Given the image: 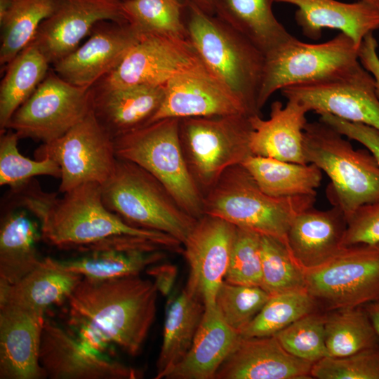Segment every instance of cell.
<instances>
[{"mask_svg":"<svg viewBox=\"0 0 379 379\" xmlns=\"http://www.w3.org/2000/svg\"><path fill=\"white\" fill-rule=\"evenodd\" d=\"M44 314L0 303V378H46L39 361Z\"/></svg>","mask_w":379,"mask_h":379,"instance_id":"21","label":"cell"},{"mask_svg":"<svg viewBox=\"0 0 379 379\" xmlns=\"http://www.w3.org/2000/svg\"><path fill=\"white\" fill-rule=\"evenodd\" d=\"M316 194L275 197L263 192L242 164L226 169L204 196V215L286 241L294 218L312 208Z\"/></svg>","mask_w":379,"mask_h":379,"instance_id":"5","label":"cell"},{"mask_svg":"<svg viewBox=\"0 0 379 379\" xmlns=\"http://www.w3.org/2000/svg\"><path fill=\"white\" fill-rule=\"evenodd\" d=\"M270 295L260 286L233 284L223 281L215 305L225 322L239 333L255 317Z\"/></svg>","mask_w":379,"mask_h":379,"instance_id":"40","label":"cell"},{"mask_svg":"<svg viewBox=\"0 0 379 379\" xmlns=\"http://www.w3.org/2000/svg\"><path fill=\"white\" fill-rule=\"evenodd\" d=\"M205 311L204 304L185 288L168 307L156 379L166 378L189 352Z\"/></svg>","mask_w":379,"mask_h":379,"instance_id":"31","label":"cell"},{"mask_svg":"<svg viewBox=\"0 0 379 379\" xmlns=\"http://www.w3.org/2000/svg\"><path fill=\"white\" fill-rule=\"evenodd\" d=\"M312 364L288 352L275 335L241 336L215 379H308Z\"/></svg>","mask_w":379,"mask_h":379,"instance_id":"22","label":"cell"},{"mask_svg":"<svg viewBox=\"0 0 379 379\" xmlns=\"http://www.w3.org/2000/svg\"><path fill=\"white\" fill-rule=\"evenodd\" d=\"M158 292L154 281L139 274L82 278L65 301L67 323L91 351L101 353L113 344L136 356L154 321Z\"/></svg>","mask_w":379,"mask_h":379,"instance_id":"1","label":"cell"},{"mask_svg":"<svg viewBox=\"0 0 379 379\" xmlns=\"http://www.w3.org/2000/svg\"><path fill=\"white\" fill-rule=\"evenodd\" d=\"M359 48L343 32L319 44H308L295 36L265 55L259 110L272 94L294 85L331 80L360 63Z\"/></svg>","mask_w":379,"mask_h":379,"instance_id":"9","label":"cell"},{"mask_svg":"<svg viewBox=\"0 0 379 379\" xmlns=\"http://www.w3.org/2000/svg\"><path fill=\"white\" fill-rule=\"evenodd\" d=\"M274 0H213L214 15L248 38L265 55L293 36L272 11Z\"/></svg>","mask_w":379,"mask_h":379,"instance_id":"30","label":"cell"},{"mask_svg":"<svg viewBox=\"0 0 379 379\" xmlns=\"http://www.w3.org/2000/svg\"><path fill=\"white\" fill-rule=\"evenodd\" d=\"M379 337V299L362 306Z\"/></svg>","mask_w":379,"mask_h":379,"instance_id":"48","label":"cell"},{"mask_svg":"<svg viewBox=\"0 0 379 379\" xmlns=\"http://www.w3.org/2000/svg\"><path fill=\"white\" fill-rule=\"evenodd\" d=\"M104 20L128 22L119 0H57L31 42L51 65L74 51Z\"/></svg>","mask_w":379,"mask_h":379,"instance_id":"16","label":"cell"},{"mask_svg":"<svg viewBox=\"0 0 379 379\" xmlns=\"http://www.w3.org/2000/svg\"><path fill=\"white\" fill-rule=\"evenodd\" d=\"M324 331L329 357L349 356L379 343L363 307L329 311L325 314Z\"/></svg>","mask_w":379,"mask_h":379,"instance_id":"35","label":"cell"},{"mask_svg":"<svg viewBox=\"0 0 379 379\" xmlns=\"http://www.w3.org/2000/svg\"><path fill=\"white\" fill-rule=\"evenodd\" d=\"M318 306L306 289L270 295L255 317L239 332L244 338L274 335Z\"/></svg>","mask_w":379,"mask_h":379,"instance_id":"36","label":"cell"},{"mask_svg":"<svg viewBox=\"0 0 379 379\" xmlns=\"http://www.w3.org/2000/svg\"><path fill=\"white\" fill-rule=\"evenodd\" d=\"M179 121L166 118L114 139L117 157L142 167L170 192L180 206L198 219L204 215V196L186 163Z\"/></svg>","mask_w":379,"mask_h":379,"instance_id":"7","label":"cell"},{"mask_svg":"<svg viewBox=\"0 0 379 379\" xmlns=\"http://www.w3.org/2000/svg\"><path fill=\"white\" fill-rule=\"evenodd\" d=\"M164 86V100L150 123L166 118L253 115L208 67L178 75Z\"/></svg>","mask_w":379,"mask_h":379,"instance_id":"20","label":"cell"},{"mask_svg":"<svg viewBox=\"0 0 379 379\" xmlns=\"http://www.w3.org/2000/svg\"><path fill=\"white\" fill-rule=\"evenodd\" d=\"M379 243V200L360 206L347 219L343 245Z\"/></svg>","mask_w":379,"mask_h":379,"instance_id":"44","label":"cell"},{"mask_svg":"<svg viewBox=\"0 0 379 379\" xmlns=\"http://www.w3.org/2000/svg\"><path fill=\"white\" fill-rule=\"evenodd\" d=\"M236 226L204 214L197 220L183 243L190 272L185 289L206 307L215 305L227 270Z\"/></svg>","mask_w":379,"mask_h":379,"instance_id":"15","label":"cell"},{"mask_svg":"<svg viewBox=\"0 0 379 379\" xmlns=\"http://www.w3.org/2000/svg\"><path fill=\"white\" fill-rule=\"evenodd\" d=\"M306 290L328 311L379 299V243L345 247L327 262L305 270Z\"/></svg>","mask_w":379,"mask_h":379,"instance_id":"10","label":"cell"},{"mask_svg":"<svg viewBox=\"0 0 379 379\" xmlns=\"http://www.w3.org/2000/svg\"><path fill=\"white\" fill-rule=\"evenodd\" d=\"M45 157L53 159L60 168L61 193L85 183L102 185L112 174L117 161L114 139L92 110L64 135L37 148L36 159Z\"/></svg>","mask_w":379,"mask_h":379,"instance_id":"12","label":"cell"},{"mask_svg":"<svg viewBox=\"0 0 379 379\" xmlns=\"http://www.w3.org/2000/svg\"><path fill=\"white\" fill-rule=\"evenodd\" d=\"M347 220L337 206L324 211L310 208L293 220L286 241L294 258L304 269L327 262L344 248Z\"/></svg>","mask_w":379,"mask_h":379,"instance_id":"24","label":"cell"},{"mask_svg":"<svg viewBox=\"0 0 379 379\" xmlns=\"http://www.w3.org/2000/svg\"><path fill=\"white\" fill-rule=\"evenodd\" d=\"M261 234L236 227L224 281L246 286L262 285Z\"/></svg>","mask_w":379,"mask_h":379,"instance_id":"42","label":"cell"},{"mask_svg":"<svg viewBox=\"0 0 379 379\" xmlns=\"http://www.w3.org/2000/svg\"><path fill=\"white\" fill-rule=\"evenodd\" d=\"M310 111L327 113L379 131V98L371 74L359 63L345 74L328 81L299 84L281 90Z\"/></svg>","mask_w":379,"mask_h":379,"instance_id":"14","label":"cell"},{"mask_svg":"<svg viewBox=\"0 0 379 379\" xmlns=\"http://www.w3.org/2000/svg\"><path fill=\"white\" fill-rule=\"evenodd\" d=\"M318 379H379V343L343 357H326L312 364Z\"/></svg>","mask_w":379,"mask_h":379,"instance_id":"43","label":"cell"},{"mask_svg":"<svg viewBox=\"0 0 379 379\" xmlns=\"http://www.w3.org/2000/svg\"><path fill=\"white\" fill-rule=\"evenodd\" d=\"M93 89L74 86L52 68L32 95L14 112L6 129L20 138L43 143L67 133L92 110Z\"/></svg>","mask_w":379,"mask_h":379,"instance_id":"11","label":"cell"},{"mask_svg":"<svg viewBox=\"0 0 379 379\" xmlns=\"http://www.w3.org/2000/svg\"><path fill=\"white\" fill-rule=\"evenodd\" d=\"M11 191L12 206L35 217L41 238L58 248L79 250L115 237L133 236L152 240L166 251H182V244L173 237L133 226L109 210L100 184H82L58 197L44 191L33 179Z\"/></svg>","mask_w":379,"mask_h":379,"instance_id":"2","label":"cell"},{"mask_svg":"<svg viewBox=\"0 0 379 379\" xmlns=\"http://www.w3.org/2000/svg\"><path fill=\"white\" fill-rule=\"evenodd\" d=\"M81 279L45 258L18 282L0 286V303L16 305L44 314L50 306L66 301Z\"/></svg>","mask_w":379,"mask_h":379,"instance_id":"29","label":"cell"},{"mask_svg":"<svg viewBox=\"0 0 379 379\" xmlns=\"http://www.w3.org/2000/svg\"><path fill=\"white\" fill-rule=\"evenodd\" d=\"M206 67L188 39L141 34L121 62L93 86H164L178 75Z\"/></svg>","mask_w":379,"mask_h":379,"instance_id":"13","label":"cell"},{"mask_svg":"<svg viewBox=\"0 0 379 379\" xmlns=\"http://www.w3.org/2000/svg\"><path fill=\"white\" fill-rule=\"evenodd\" d=\"M378 44L373 33L368 34L359 48V60L363 67L373 77L375 93L379 98V56Z\"/></svg>","mask_w":379,"mask_h":379,"instance_id":"46","label":"cell"},{"mask_svg":"<svg viewBox=\"0 0 379 379\" xmlns=\"http://www.w3.org/2000/svg\"><path fill=\"white\" fill-rule=\"evenodd\" d=\"M50 63L30 43L5 67L0 85V132L14 112L32 95L50 70Z\"/></svg>","mask_w":379,"mask_h":379,"instance_id":"33","label":"cell"},{"mask_svg":"<svg viewBox=\"0 0 379 379\" xmlns=\"http://www.w3.org/2000/svg\"><path fill=\"white\" fill-rule=\"evenodd\" d=\"M81 255L59 260L46 259L53 265L92 280L138 275L165 256L164 248L146 238L121 236L78 250Z\"/></svg>","mask_w":379,"mask_h":379,"instance_id":"18","label":"cell"},{"mask_svg":"<svg viewBox=\"0 0 379 379\" xmlns=\"http://www.w3.org/2000/svg\"><path fill=\"white\" fill-rule=\"evenodd\" d=\"M140 35L128 22L100 21L84 44L52 69L74 86L91 88L121 62Z\"/></svg>","mask_w":379,"mask_h":379,"instance_id":"17","label":"cell"},{"mask_svg":"<svg viewBox=\"0 0 379 379\" xmlns=\"http://www.w3.org/2000/svg\"><path fill=\"white\" fill-rule=\"evenodd\" d=\"M319 119L333 126L347 139L363 145L379 165V131L369 126L350 122L334 115L321 113Z\"/></svg>","mask_w":379,"mask_h":379,"instance_id":"45","label":"cell"},{"mask_svg":"<svg viewBox=\"0 0 379 379\" xmlns=\"http://www.w3.org/2000/svg\"><path fill=\"white\" fill-rule=\"evenodd\" d=\"M241 335L222 319L215 305L205 311L192 346L167 379H215L217 371Z\"/></svg>","mask_w":379,"mask_h":379,"instance_id":"27","label":"cell"},{"mask_svg":"<svg viewBox=\"0 0 379 379\" xmlns=\"http://www.w3.org/2000/svg\"><path fill=\"white\" fill-rule=\"evenodd\" d=\"M207 13L214 15L213 0H190Z\"/></svg>","mask_w":379,"mask_h":379,"instance_id":"49","label":"cell"},{"mask_svg":"<svg viewBox=\"0 0 379 379\" xmlns=\"http://www.w3.org/2000/svg\"><path fill=\"white\" fill-rule=\"evenodd\" d=\"M237 114L180 119L179 135L190 172L204 196L228 168L252 156V117Z\"/></svg>","mask_w":379,"mask_h":379,"instance_id":"8","label":"cell"},{"mask_svg":"<svg viewBox=\"0 0 379 379\" xmlns=\"http://www.w3.org/2000/svg\"><path fill=\"white\" fill-rule=\"evenodd\" d=\"M13 0H0V19H1L10 8Z\"/></svg>","mask_w":379,"mask_h":379,"instance_id":"50","label":"cell"},{"mask_svg":"<svg viewBox=\"0 0 379 379\" xmlns=\"http://www.w3.org/2000/svg\"><path fill=\"white\" fill-rule=\"evenodd\" d=\"M39 361L46 376L52 379H131L139 375L133 368L89 350L76 337L46 319Z\"/></svg>","mask_w":379,"mask_h":379,"instance_id":"19","label":"cell"},{"mask_svg":"<svg viewBox=\"0 0 379 379\" xmlns=\"http://www.w3.org/2000/svg\"><path fill=\"white\" fill-rule=\"evenodd\" d=\"M92 111L113 139L149 124L165 95L164 86H92Z\"/></svg>","mask_w":379,"mask_h":379,"instance_id":"23","label":"cell"},{"mask_svg":"<svg viewBox=\"0 0 379 379\" xmlns=\"http://www.w3.org/2000/svg\"><path fill=\"white\" fill-rule=\"evenodd\" d=\"M57 0H13L0 19V65L8 63L34 39L41 22L53 13Z\"/></svg>","mask_w":379,"mask_h":379,"instance_id":"34","label":"cell"},{"mask_svg":"<svg viewBox=\"0 0 379 379\" xmlns=\"http://www.w3.org/2000/svg\"><path fill=\"white\" fill-rule=\"evenodd\" d=\"M178 1L182 3L185 1V0H178Z\"/></svg>","mask_w":379,"mask_h":379,"instance_id":"52","label":"cell"},{"mask_svg":"<svg viewBox=\"0 0 379 379\" xmlns=\"http://www.w3.org/2000/svg\"><path fill=\"white\" fill-rule=\"evenodd\" d=\"M295 6V20L307 38L317 41L324 29L340 31L359 47L364 39L379 29V10L357 0L345 3L336 0H274Z\"/></svg>","mask_w":379,"mask_h":379,"instance_id":"25","label":"cell"},{"mask_svg":"<svg viewBox=\"0 0 379 379\" xmlns=\"http://www.w3.org/2000/svg\"><path fill=\"white\" fill-rule=\"evenodd\" d=\"M149 273L154 278V282L159 291L164 295H168L174 283L177 270L172 265H161L153 266L148 269Z\"/></svg>","mask_w":379,"mask_h":379,"instance_id":"47","label":"cell"},{"mask_svg":"<svg viewBox=\"0 0 379 379\" xmlns=\"http://www.w3.org/2000/svg\"><path fill=\"white\" fill-rule=\"evenodd\" d=\"M325 314L314 311L298 319L274 335L292 355L312 363L327 357Z\"/></svg>","mask_w":379,"mask_h":379,"instance_id":"41","label":"cell"},{"mask_svg":"<svg viewBox=\"0 0 379 379\" xmlns=\"http://www.w3.org/2000/svg\"><path fill=\"white\" fill-rule=\"evenodd\" d=\"M347 139L320 119L307 122L304 130L307 163L328 175L326 197L347 220L360 206L379 200V165L367 149H355Z\"/></svg>","mask_w":379,"mask_h":379,"instance_id":"4","label":"cell"},{"mask_svg":"<svg viewBox=\"0 0 379 379\" xmlns=\"http://www.w3.org/2000/svg\"><path fill=\"white\" fill-rule=\"evenodd\" d=\"M106 207L128 224L167 234L182 244L197 222L165 186L138 165L117 158L101 185Z\"/></svg>","mask_w":379,"mask_h":379,"instance_id":"6","label":"cell"},{"mask_svg":"<svg viewBox=\"0 0 379 379\" xmlns=\"http://www.w3.org/2000/svg\"><path fill=\"white\" fill-rule=\"evenodd\" d=\"M361 1L368 2L372 4L373 6H374L375 7H376L379 10V0H361Z\"/></svg>","mask_w":379,"mask_h":379,"instance_id":"51","label":"cell"},{"mask_svg":"<svg viewBox=\"0 0 379 379\" xmlns=\"http://www.w3.org/2000/svg\"><path fill=\"white\" fill-rule=\"evenodd\" d=\"M119 1H126V0H119Z\"/></svg>","mask_w":379,"mask_h":379,"instance_id":"53","label":"cell"},{"mask_svg":"<svg viewBox=\"0 0 379 379\" xmlns=\"http://www.w3.org/2000/svg\"><path fill=\"white\" fill-rule=\"evenodd\" d=\"M19 139L18 135L11 129L1 132V186H8L11 190H13L21 187L36 176L60 178V168L51 158L33 160L21 154L18 148Z\"/></svg>","mask_w":379,"mask_h":379,"instance_id":"39","label":"cell"},{"mask_svg":"<svg viewBox=\"0 0 379 379\" xmlns=\"http://www.w3.org/2000/svg\"><path fill=\"white\" fill-rule=\"evenodd\" d=\"M183 4L178 0L121 1L128 22L140 34H158L188 39L182 19Z\"/></svg>","mask_w":379,"mask_h":379,"instance_id":"38","label":"cell"},{"mask_svg":"<svg viewBox=\"0 0 379 379\" xmlns=\"http://www.w3.org/2000/svg\"><path fill=\"white\" fill-rule=\"evenodd\" d=\"M187 38L204 64L253 115L258 107L265 55L248 38L215 15L185 0Z\"/></svg>","mask_w":379,"mask_h":379,"instance_id":"3","label":"cell"},{"mask_svg":"<svg viewBox=\"0 0 379 379\" xmlns=\"http://www.w3.org/2000/svg\"><path fill=\"white\" fill-rule=\"evenodd\" d=\"M308 112L300 102L288 100L285 106L280 101H274L267 120L260 115L253 116V131L250 143L253 155L307 164L303 150V135Z\"/></svg>","mask_w":379,"mask_h":379,"instance_id":"26","label":"cell"},{"mask_svg":"<svg viewBox=\"0 0 379 379\" xmlns=\"http://www.w3.org/2000/svg\"><path fill=\"white\" fill-rule=\"evenodd\" d=\"M262 288L270 295L306 289L305 270L291 253L286 241L261 235Z\"/></svg>","mask_w":379,"mask_h":379,"instance_id":"37","label":"cell"},{"mask_svg":"<svg viewBox=\"0 0 379 379\" xmlns=\"http://www.w3.org/2000/svg\"><path fill=\"white\" fill-rule=\"evenodd\" d=\"M26 209L12 206L0 226V286L18 282L41 262L36 243L40 225Z\"/></svg>","mask_w":379,"mask_h":379,"instance_id":"28","label":"cell"},{"mask_svg":"<svg viewBox=\"0 0 379 379\" xmlns=\"http://www.w3.org/2000/svg\"><path fill=\"white\" fill-rule=\"evenodd\" d=\"M241 164L263 192L275 197L316 194L322 180V171L314 164L252 155Z\"/></svg>","mask_w":379,"mask_h":379,"instance_id":"32","label":"cell"}]
</instances>
